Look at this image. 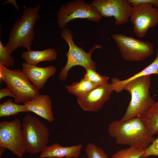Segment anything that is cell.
Wrapping results in <instances>:
<instances>
[{
    "instance_id": "cell-1",
    "label": "cell",
    "mask_w": 158,
    "mask_h": 158,
    "mask_svg": "<svg viewBox=\"0 0 158 158\" xmlns=\"http://www.w3.org/2000/svg\"><path fill=\"white\" fill-rule=\"evenodd\" d=\"M109 134L116 144L144 150L154 138L144 117L112 121L108 126Z\"/></svg>"
},
{
    "instance_id": "cell-2",
    "label": "cell",
    "mask_w": 158,
    "mask_h": 158,
    "mask_svg": "<svg viewBox=\"0 0 158 158\" xmlns=\"http://www.w3.org/2000/svg\"><path fill=\"white\" fill-rule=\"evenodd\" d=\"M40 7L39 4L25 8L21 16L18 18L14 23L5 46L11 54L19 47L31 49L35 35L34 27L41 17L39 13Z\"/></svg>"
},
{
    "instance_id": "cell-3",
    "label": "cell",
    "mask_w": 158,
    "mask_h": 158,
    "mask_svg": "<svg viewBox=\"0 0 158 158\" xmlns=\"http://www.w3.org/2000/svg\"><path fill=\"white\" fill-rule=\"evenodd\" d=\"M150 75H148L136 78L124 86L123 90L130 93L131 100L121 120L144 117L155 102L150 94Z\"/></svg>"
},
{
    "instance_id": "cell-4",
    "label": "cell",
    "mask_w": 158,
    "mask_h": 158,
    "mask_svg": "<svg viewBox=\"0 0 158 158\" xmlns=\"http://www.w3.org/2000/svg\"><path fill=\"white\" fill-rule=\"evenodd\" d=\"M0 79L15 95L14 102L16 103L24 104L40 95L26 75L19 69L10 70L0 65Z\"/></svg>"
},
{
    "instance_id": "cell-5",
    "label": "cell",
    "mask_w": 158,
    "mask_h": 158,
    "mask_svg": "<svg viewBox=\"0 0 158 158\" xmlns=\"http://www.w3.org/2000/svg\"><path fill=\"white\" fill-rule=\"evenodd\" d=\"M61 34L62 37L67 43L69 50L66 54L67 61L66 64L59 73L58 78L63 81L67 78L68 72L74 66H80L86 69L90 68L96 70V64L92 59L91 55L95 49L102 48V46L95 44L90 48L88 52L85 51L83 48L78 47L73 40L72 32L71 29L64 28L62 29Z\"/></svg>"
},
{
    "instance_id": "cell-6",
    "label": "cell",
    "mask_w": 158,
    "mask_h": 158,
    "mask_svg": "<svg viewBox=\"0 0 158 158\" xmlns=\"http://www.w3.org/2000/svg\"><path fill=\"white\" fill-rule=\"evenodd\" d=\"M22 132L26 152L32 154L41 153L47 146L49 131L35 117L28 114L22 121Z\"/></svg>"
},
{
    "instance_id": "cell-7",
    "label": "cell",
    "mask_w": 158,
    "mask_h": 158,
    "mask_svg": "<svg viewBox=\"0 0 158 158\" xmlns=\"http://www.w3.org/2000/svg\"><path fill=\"white\" fill-rule=\"evenodd\" d=\"M102 17L94 7L84 0L68 1L59 8L57 15L59 26L64 28L71 21L75 19H84L95 23H98Z\"/></svg>"
},
{
    "instance_id": "cell-8",
    "label": "cell",
    "mask_w": 158,
    "mask_h": 158,
    "mask_svg": "<svg viewBox=\"0 0 158 158\" xmlns=\"http://www.w3.org/2000/svg\"><path fill=\"white\" fill-rule=\"evenodd\" d=\"M112 37L125 60L142 61L154 53L153 45L149 41L118 33L114 34Z\"/></svg>"
},
{
    "instance_id": "cell-9",
    "label": "cell",
    "mask_w": 158,
    "mask_h": 158,
    "mask_svg": "<svg viewBox=\"0 0 158 158\" xmlns=\"http://www.w3.org/2000/svg\"><path fill=\"white\" fill-rule=\"evenodd\" d=\"M0 147L22 158L26 152L22 132V121L16 118L0 122Z\"/></svg>"
},
{
    "instance_id": "cell-10",
    "label": "cell",
    "mask_w": 158,
    "mask_h": 158,
    "mask_svg": "<svg viewBox=\"0 0 158 158\" xmlns=\"http://www.w3.org/2000/svg\"><path fill=\"white\" fill-rule=\"evenodd\" d=\"M130 18L133 32L140 38L144 37L150 28L158 24V8L147 3L132 6Z\"/></svg>"
},
{
    "instance_id": "cell-11",
    "label": "cell",
    "mask_w": 158,
    "mask_h": 158,
    "mask_svg": "<svg viewBox=\"0 0 158 158\" xmlns=\"http://www.w3.org/2000/svg\"><path fill=\"white\" fill-rule=\"evenodd\" d=\"M90 4L95 8L102 17H113L116 25L128 22L133 8L128 0H94Z\"/></svg>"
},
{
    "instance_id": "cell-12",
    "label": "cell",
    "mask_w": 158,
    "mask_h": 158,
    "mask_svg": "<svg viewBox=\"0 0 158 158\" xmlns=\"http://www.w3.org/2000/svg\"><path fill=\"white\" fill-rule=\"evenodd\" d=\"M114 91L111 83L97 87L87 93L77 97V102L84 111L97 112L110 98Z\"/></svg>"
},
{
    "instance_id": "cell-13",
    "label": "cell",
    "mask_w": 158,
    "mask_h": 158,
    "mask_svg": "<svg viewBox=\"0 0 158 158\" xmlns=\"http://www.w3.org/2000/svg\"><path fill=\"white\" fill-rule=\"evenodd\" d=\"M22 71L38 90L44 87L48 79L56 72L55 67L52 66L41 67L25 62L22 63Z\"/></svg>"
},
{
    "instance_id": "cell-14",
    "label": "cell",
    "mask_w": 158,
    "mask_h": 158,
    "mask_svg": "<svg viewBox=\"0 0 158 158\" xmlns=\"http://www.w3.org/2000/svg\"><path fill=\"white\" fill-rule=\"evenodd\" d=\"M24 104L30 112H33L49 122L54 120L51 100L48 95H40Z\"/></svg>"
},
{
    "instance_id": "cell-15",
    "label": "cell",
    "mask_w": 158,
    "mask_h": 158,
    "mask_svg": "<svg viewBox=\"0 0 158 158\" xmlns=\"http://www.w3.org/2000/svg\"><path fill=\"white\" fill-rule=\"evenodd\" d=\"M83 147L80 144L64 147L57 143L47 146L41 153L40 158L50 157L76 158L79 156Z\"/></svg>"
},
{
    "instance_id": "cell-16",
    "label": "cell",
    "mask_w": 158,
    "mask_h": 158,
    "mask_svg": "<svg viewBox=\"0 0 158 158\" xmlns=\"http://www.w3.org/2000/svg\"><path fill=\"white\" fill-rule=\"evenodd\" d=\"M156 52L157 56L154 61L140 72L123 80H121L116 78L111 79V83L114 91L117 93L121 92L126 84L136 78L152 74L158 75V49Z\"/></svg>"
},
{
    "instance_id": "cell-17",
    "label": "cell",
    "mask_w": 158,
    "mask_h": 158,
    "mask_svg": "<svg viewBox=\"0 0 158 158\" xmlns=\"http://www.w3.org/2000/svg\"><path fill=\"white\" fill-rule=\"evenodd\" d=\"M57 56L56 50L50 48L40 51L28 50L23 51L21 55V58L25 62L35 65L42 61L55 60Z\"/></svg>"
},
{
    "instance_id": "cell-18",
    "label": "cell",
    "mask_w": 158,
    "mask_h": 158,
    "mask_svg": "<svg viewBox=\"0 0 158 158\" xmlns=\"http://www.w3.org/2000/svg\"><path fill=\"white\" fill-rule=\"evenodd\" d=\"M97 86L85 77L81 79L78 82L73 83L69 85L65 86L69 93L76 97L84 95Z\"/></svg>"
},
{
    "instance_id": "cell-19",
    "label": "cell",
    "mask_w": 158,
    "mask_h": 158,
    "mask_svg": "<svg viewBox=\"0 0 158 158\" xmlns=\"http://www.w3.org/2000/svg\"><path fill=\"white\" fill-rule=\"evenodd\" d=\"M20 112H30L25 105H20L8 99L0 104V117L16 115Z\"/></svg>"
},
{
    "instance_id": "cell-20",
    "label": "cell",
    "mask_w": 158,
    "mask_h": 158,
    "mask_svg": "<svg viewBox=\"0 0 158 158\" xmlns=\"http://www.w3.org/2000/svg\"><path fill=\"white\" fill-rule=\"evenodd\" d=\"M144 118L152 135L158 134V101L154 102Z\"/></svg>"
},
{
    "instance_id": "cell-21",
    "label": "cell",
    "mask_w": 158,
    "mask_h": 158,
    "mask_svg": "<svg viewBox=\"0 0 158 158\" xmlns=\"http://www.w3.org/2000/svg\"><path fill=\"white\" fill-rule=\"evenodd\" d=\"M144 153V150L129 147L115 152L111 158H141Z\"/></svg>"
},
{
    "instance_id": "cell-22",
    "label": "cell",
    "mask_w": 158,
    "mask_h": 158,
    "mask_svg": "<svg viewBox=\"0 0 158 158\" xmlns=\"http://www.w3.org/2000/svg\"><path fill=\"white\" fill-rule=\"evenodd\" d=\"M86 73L85 77L97 86L103 85L108 82L109 78L105 76H102L96 72V70L90 68L85 69Z\"/></svg>"
},
{
    "instance_id": "cell-23",
    "label": "cell",
    "mask_w": 158,
    "mask_h": 158,
    "mask_svg": "<svg viewBox=\"0 0 158 158\" xmlns=\"http://www.w3.org/2000/svg\"><path fill=\"white\" fill-rule=\"evenodd\" d=\"M85 151L87 158H109L103 150L92 142L87 143Z\"/></svg>"
},
{
    "instance_id": "cell-24",
    "label": "cell",
    "mask_w": 158,
    "mask_h": 158,
    "mask_svg": "<svg viewBox=\"0 0 158 158\" xmlns=\"http://www.w3.org/2000/svg\"><path fill=\"white\" fill-rule=\"evenodd\" d=\"M15 63L13 58L11 56L8 49L3 45L0 41V65L9 68L10 66H13Z\"/></svg>"
},
{
    "instance_id": "cell-25",
    "label": "cell",
    "mask_w": 158,
    "mask_h": 158,
    "mask_svg": "<svg viewBox=\"0 0 158 158\" xmlns=\"http://www.w3.org/2000/svg\"><path fill=\"white\" fill-rule=\"evenodd\" d=\"M144 153L141 158H147L151 156L158 157V137L144 150Z\"/></svg>"
},
{
    "instance_id": "cell-26",
    "label": "cell",
    "mask_w": 158,
    "mask_h": 158,
    "mask_svg": "<svg viewBox=\"0 0 158 158\" xmlns=\"http://www.w3.org/2000/svg\"><path fill=\"white\" fill-rule=\"evenodd\" d=\"M132 6L142 3L150 4L154 7L158 8V0H128Z\"/></svg>"
},
{
    "instance_id": "cell-27",
    "label": "cell",
    "mask_w": 158,
    "mask_h": 158,
    "mask_svg": "<svg viewBox=\"0 0 158 158\" xmlns=\"http://www.w3.org/2000/svg\"><path fill=\"white\" fill-rule=\"evenodd\" d=\"M13 97L14 99L16 98V97L10 89L8 87L2 88L0 90V99L6 97Z\"/></svg>"
},
{
    "instance_id": "cell-28",
    "label": "cell",
    "mask_w": 158,
    "mask_h": 158,
    "mask_svg": "<svg viewBox=\"0 0 158 158\" xmlns=\"http://www.w3.org/2000/svg\"><path fill=\"white\" fill-rule=\"evenodd\" d=\"M7 3L11 4H12L16 8L17 11L19 10V8L18 6L16 0H7V1L5 3H3L1 5H5Z\"/></svg>"
},
{
    "instance_id": "cell-29",
    "label": "cell",
    "mask_w": 158,
    "mask_h": 158,
    "mask_svg": "<svg viewBox=\"0 0 158 158\" xmlns=\"http://www.w3.org/2000/svg\"><path fill=\"white\" fill-rule=\"evenodd\" d=\"M6 149L5 148L0 147V158H1L3 152Z\"/></svg>"
},
{
    "instance_id": "cell-30",
    "label": "cell",
    "mask_w": 158,
    "mask_h": 158,
    "mask_svg": "<svg viewBox=\"0 0 158 158\" xmlns=\"http://www.w3.org/2000/svg\"><path fill=\"white\" fill-rule=\"evenodd\" d=\"M45 158H66V157H47Z\"/></svg>"
},
{
    "instance_id": "cell-31",
    "label": "cell",
    "mask_w": 158,
    "mask_h": 158,
    "mask_svg": "<svg viewBox=\"0 0 158 158\" xmlns=\"http://www.w3.org/2000/svg\"><path fill=\"white\" fill-rule=\"evenodd\" d=\"M66 158H71L70 157H66Z\"/></svg>"
}]
</instances>
